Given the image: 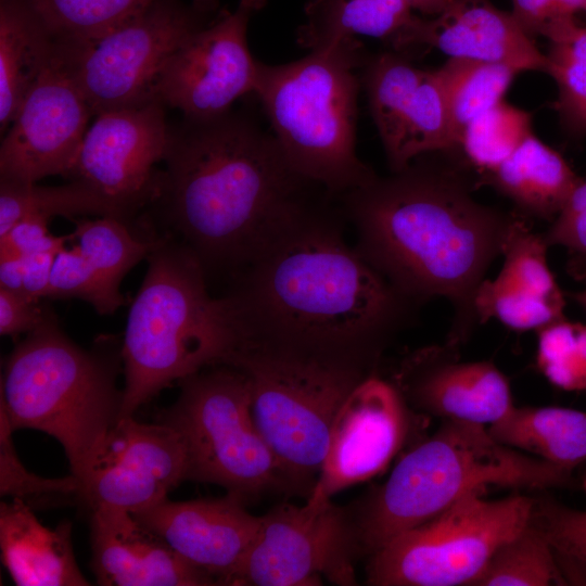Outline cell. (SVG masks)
Segmentation results:
<instances>
[{
    "label": "cell",
    "mask_w": 586,
    "mask_h": 586,
    "mask_svg": "<svg viewBox=\"0 0 586 586\" xmlns=\"http://www.w3.org/2000/svg\"><path fill=\"white\" fill-rule=\"evenodd\" d=\"M487 429L501 444L571 473L586 463V411L513 406Z\"/></svg>",
    "instance_id": "obj_27"
},
{
    "label": "cell",
    "mask_w": 586,
    "mask_h": 586,
    "mask_svg": "<svg viewBox=\"0 0 586 586\" xmlns=\"http://www.w3.org/2000/svg\"><path fill=\"white\" fill-rule=\"evenodd\" d=\"M405 0H308L297 42L310 50L368 36L391 41L415 14Z\"/></svg>",
    "instance_id": "obj_28"
},
{
    "label": "cell",
    "mask_w": 586,
    "mask_h": 586,
    "mask_svg": "<svg viewBox=\"0 0 586 586\" xmlns=\"http://www.w3.org/2000/svg\"><path fill=\"white\" fill-rule=\"evenodd\" d=\"M566 585L555 551L544 535L528 523L506 542L472 586Z\"/></svg>",
    "instance_id": "obj_34"
},
{
    "label": "cell",
    "mask_w": 586,
    "mask_h": 586,
    "mask_svg": "<svg viewBox=\"0 0 586 586\" xmlns=\"http://www.w3.org/2000/svg\"><path fill=\"white\" fill-rule=\"evenodd\" d=\"M79 298L99 314H113L124 305L119 290L110 286L91 267L75 244L55 256L46 298Z\"/></svg>",
    "instance_id": "obj_37"
},
{
    "label": "cell",
    "mask_w": 586,
    "mask_h": 586,
    "mask_svg": "<svg viewBox=\"0 0 586 586\" xmlns=\"http://www.w3.org/2000/svg\"><path fill=\"white\" fill-rule=\"evenodd\" d=\"M1 561L18 586H87L72 544V525L40 523L26 501L0 505Z\"/></svg>",
    "instance_id": "obj_24"
},
{
    "label": "cell",
    "mask_w": 586,
    "mask_h": 586,
    "mask_svg": "<svg viewBox=\"0 0 586 586\" xmlns=\"http://www.w3.org/2000/svg\"><path fill=\"white\" fill-rule=\"evenodd\" d=\"M100 215L127 219L132 213L79 180L41 187L0 179V238L24 218L50 221L55 216Z\"/></svg>",
    "instance_id": "obj_29"
},
{
    "label": "cell",
    "mask_w": 586,
    "mask_h": 586,
    "mask_svg": "<svg viewBox=\"0 0 586 586\" xmlns=\"http://www.w3.org/2000/svg\"><path fill=\"white\" fill-rule=\"evenodd\" d=\"M13 432L4 412L0 410V492L24 501L78 497L80 483L72 473L65 477L47 479L29 472L18 459Z\"/></svg>",
    "instance_id": "obj_38"
},
{
    "label": "cell",
    "mask_w": 586,
    "mask_h": 586,
    "mask_svg": "<svg viewBox=\"0 0 586 586\" xmlns=\"http://www.w3.org/2000/svg\"><path fill=\"white\" fill-rule=\"evenodd\" d=\"M115 370L46 321L13 349L1 378L0 410L12 429H33L55 438L77 479L120 418L123 391Z\"/></svg>",
    "instance_id": "obj_7"
},
{
    "label": "cell",
    "mask_w": 586,
    "mask_h": 586,
    "mask_svg": "<svg viewBox=\"0 0 586 586\" xmlns=\"http://www.w3.org/2000/svg\"><path fill=\"white\" fill-rule=\"evenodd\" d=\"M543 36L550 41L547 74L558 86L555 104L561 124L571 135H586V27L576 20L551 25Z\"/></svg>",
    "instance_id": "obj_32"
},
{
    "label": "cell",
    "mask_w": 586,
    "mask_h": 586,
    "mask_svg": "<svg viewBox=\"0 0 586 586\" xmlns=\"http://www.w3.org/2000/svg\"><path fill=\"white\" fill-rule=\"evenodd\" d=\"M366 60L362 44L349 38L291 63L258 62L253 92L286 161L330 195L342 196L377 176L356 153V71Z\"/></svg>",
    "instance_id": "obj_6"
},
{
    "label": "cell",
    "mask_w": 586,
    "mask_h": 586,
    "mask_svg": "<svg viewBox=\"0 0 586 586\" xmlns=\"http://www.w3.org/2000/svg\"><path fill=\"white\" fill-rule=\"evenodd\" d=\"M24 263L22 256L0 257V289L24 294Z\"/></svg>",
    "instance_id": "obj_45"
},
{
    "label": "cell",
    "mask_w": 586,
    "mask_h": 586,
    "mask_svg": "<svg viewBox=\"0 0 586 586\" xmlns=\"http://www.w3.org/2000/svg\"><path fill=\"white\" fill-rule=\"evenodd\" d=\"M585 11H586V5H585Z\"/></svg>",
    "instance_id": "obj_51"
},
{
    "label": "cell",
    "mask_w": 586,
    "mask_h": 586,
    "mask_svg": "<svg viewBox=\"0 0 586 586\" xmlns=\"http://www.w3.org/2000/svg\"><path fill=\"white\" fill-rule=\"evenodd\" d=\"M55 42L27 0L0 2V128H8L55 53Z\"/></svg>",
    "instance_id": "obj_26"
},
{
    "label": "cell",
    "mask_w": 586,
    "mask_h": 586,
    "mask_svg": "<svg viewBox=\"0 0 586 586\" xmlns=\"http://www.w3.org/2000/svg\"><path fill=\"white\" fill-rule=\"evenodd\" d=\"M221 12L217 0H157L93 42L55 46L98 115L153 100L155 82L170 55Z\"/></svg>",
    "instance_id": "obj_11"
},
{
    "label": "cell",
    "mask_w": 586,
    "mask_h": 586,
    "mask_svg": "<svg viewBox=\"0 0 586 586\" xmlns=\"http://www.w3.org/2000/svg\"><path fill=\"white\" fill-rule=\"evenodd\" d=\"M571 481V472L501 444L485 425L443 420L431 437L399 460L353 520L359 549L371 556L488 485L546 488Z\"/></svg>",
    "instance_id": "obj_5"
},
{
    "label": "cell",
    "mask_w": 586,
    "mask_h": 586,
    "mask_svg": "<svg viewBox=\"0 0 586 586\" xmlns=\"http://www.w3.org/2000/svg\"><path fill=\"white\" fill-rule=\"evenodd\" d=\"M531 133V113L502 100L469 123L458 148L480 177L498 167Z\"/></svg>",
    "instance_id": "obj_35"
},
{
    "label": "cell",
    "mask_w": 586,
    "mask_h": 586,
    "mask_svg": "<svg viewBox=\"0 0 586 586\" xmlns=\"http://www.w3.org/2000/svg\"><path fill=\"white\" fill-rule=\"evenodd\" d=\"M249 378L255 423L286 483L313 482L320 472L330 429L367 368L342 359L245 344L228 362Z\"/></svg>",
    "instance_id": "obj_8"
},
{
    "label": "cell",
    "mask_w": 586,
    "mask_h": 586,
    "mask_svg": "<svg viewBox=\"0 0 586 586\" xmlns=\"http://www.w3.org/2000/svg\"><path fill=\"white\" fill-rule=\"evenodd\" d=\"M443 86L454 149L476 116L504 100L519 72L506 64L448 58L436 69Z\"/></svg>",
    "instance_id": "obj_30"
},
{
    "label": "cell",
    "mask_w": 586,
    "mask_h": 586,
    "mask_svg": "<svg viewBox=\"0 0 586 586\" xmlns=\"http://www.w3.org/2000/svg\"><path fill=\"white\" fill-rule=\"evenodd\" d=\"M543 234L520 217L509 231L504 263L495 279L477 289L474 307L479 323L495 319L514 331H538L565 318V300L547 260Z\"/></svg>",
    "instance_id": "obj_22"
},
{
    "label": "cell",
    "mask_w": 586,
    "mask_h": 586,
    "mask_svg": "<svg viewBox=\"0 0 586 586\" xmlns=\"http://www.w3.org/2000/svg\"><path fill=\"white\" fill-rule=\"evenodd\" d=\"M158 198L203 265L246 267L313 202L273 135L230 111L171 131ZM316 187V186H315Z\"/></svg>",
    "instance_id": "obj_3"
},
{
    "label": "cell",
    "mask_w": 586,
    "mask_h": 586,
    "mask_svg": "<svg viewBox=\"0 0 586 586\" xmlns=\"http://www.w3.org/2000/svg\"><path fill=\"white\" fill-rule=\"evenodd\" d=\"M163 104L146 101L97 115L88 128L71 180H79L131 213L158 198L171 130Z\"/></svg>",
    "instance_id": "obj_16"
},
{
    "label": "cell",
    "mask_w": 586,
    "mask_h": 586,
    "mask_svg": "<svg viewBox=\"0 0 586 586\" xmlns=\"http://www.w3.org/2000/svg\"><path fill=\"white\" fill-rule=\"evenodd\" d=\"M484 492L468 494L372 553L367 583L472 586L499 547L528 523L533 506L527 496L488 500Z\"/></svg>",
    "instance_id": "obj_10"
},
{
    "label": "cell",
    "mask_w": 586,
    "mask_h": 586,
    "mask_svg": "<svg viewBox=\"0 0 586 586\" xmlns=\"http://www.w3.org/2000/svg\"><path fill=\"white\" fill-rule=\"evenodd\" d=\"M360 552L354 521L331 499L281 505L262 517L259 530L230 585L310 586L321 578L356 585Z\"/></svg>",
    "instance_id": "obj_12"
},
{
    "label": "cell",
    "mask_w": 586,
    "mask_h": 586,
    "mask_svg": "<svg viewBox=\"0 0 586 586\" xmlns=\"http://www.w3.org/2000/svg\"><path fill=\"white\" fill-rule=\"evenodd\" d=\"M406 402L393 382L370 374L347 395L330 429L309 502L329 500L382 472L408 430Z\"/></svg>",
    "instance_id": "obj_18"
},
{
    "label": "cell",
    "mask_w": 586,
    "mask_h": 586,
    "mask_svg": "<svg viewBox=\"0 0 586 586\" xmlns=\"http://www.w3.org/2000/svg\"><path fill=\"white\" fill-rule=\"evenodd\" d=\"M50 311L23 293L0 289V333L16 336L42 324Z\"/></svg>",
    "instance_id": "obj_42"
},
{
    "label": "cell",
    "mask_w": 586,
    "mask_h": 586,
    "mask_svg": "<svg viewBox=\"0 0 586 586\" xmlns=\"http://www.w3.org/2000/svg\"><path fill=\"white\" fill-rule=\"evenodd\" d=\"M74 240L82 256L113 289L119 290L124 276L160 244L162 238H137L126 220L112 216L77 219Z\"/></svg>",
    "instance_id": "obj_33"
},
{
    "label": "cell",
    "mask_w": 586,
    "mask_h": 586,
    "mask_svg": "<svg viewBox=\"0 0 586 586\" xmlns=\"http://www.w3.org/2000/svg\"><path fill=\"white\" fill-rule=\"evenodd\" d=\"M543 238L548 247L562 246L586 263V178H581Z\"/></svg>",
    "instance_id": "obj_40"
},
{
    "label": "cell",
    "mask_w": 586,
    "mask_h": 586,
    "mask_svg": "<svg viewBox=\"0 0 586 586\" xmlns=\"http://www.w3.org/2000/svg\"><path fill=\"white\" fill-rule=\"evenodd\" d=\"M560 153L531 133L494 170L479 177L508 198L525 217L553 220L579 182Z\"/></svg>",
    "instance_id": "obj_25"
},
{
    "label": "cell",
    "mask_w": 586,
    "mask_h": 586,
    "mask_svg": "<svg viewBox=\"0 0 586 586\" xmlns=\"http://www.w3.org/2000/svg\"><path fill=\"white\" fill-rule=\"evenodd\" d=\"M362 82L392 171L454 149L442 82L396 52L367 58Z\"/></svg>",
    "instance_id": "obj_17"
},
{
    "label": "cell",
    "mask_w": 586,
    "mask_h": 586,
    "mask_svg": "<svg viewBox=\"0 0 586 586\" xmlns=\"http://www.w3.org/2000/svg\"><path fill=\"white\" fill-rule=\"evenodd\" d=\"M59 252H40L22 256L24 294L35 301L46 298L52 267Z\"/></svg>",
    "instance_id": "obj_43"
},
{
    "label": "cell",
    "mask_w": 586,
    "mask_h": 586,
    "mask_svg": "<svg viewBox=\"0 0 586 586\" xmlns=\"http://www.w3.org/2000/svg\"><path fill=\"white\" fill-rule=\"evenodd\" d=\"M239 2L190 36L167 60L153 89V100L181 111L186 118L225 114L242 95L253 92L258 61L247 44L252 13Z\"/></svg>",
    "instance_id": "obj_13"
},
{
    "label": "cell",
    "mask_w": 586,
    "mask_h": 586,
    "mask_svg": "<svg viewBox=\"0 0 586 586\" xmlns=\"http://www.w3.org/2000/svg\"><path fill=\"white\" fill-rule=\"evenodd\" d=\"M91 570L102 586L217 585L129 511L91 510Z\"/></svg>",
    "instance_id": "obj_23"
},
{
    "label": "cell",
    "mask_w": 586,
    "mask_h": 586,
    "mask_svg": "<svg viewBox=\"0 0 586 586\" xmlns=\"http://www.w3.org/2000/svg\"><path fill=\"white\" fill-rule=\"evenodd\" d=\"M446 342L403 359L394 385L406 403L442 418L491 425L514 406L509 380L489 361H463Z\"/></svg>",
    "instance_id": "obj_19"
},
{
    "label": "cell",
    "mask_w": 586,
    "mask_h": 586,
    "mask_svg": "<svg viewBox=\"0 0 586 586\" xmlns=\"http://www.w3.org/2000/svg\"><path fill=\"white\" fill-rule=\"evenodd\" d=\"M581 487L583 488L584 492H586V472L583 475Z\"/></svg>",
    "instance_id": "obj_50"
},
{
    "label": "cell",
    "mask_w": 586,
    "mask_h": 586,
    "mask_svg": "<svg viewBox=\"0 0 586 586\" xmlns=\"http://www.w3.org/2000/svg\"><path fill=\"white\" fill-rule=\"evenodd\" d=\"M162 419L183 441L187 480L219 485L242 501L286 482L257 428L251 384L240 369L214 366L180 381Z\"/></svg>",
    "instance_id": "obj_9"
},
{
    "label": "cell",
    "mask_w": 586,
    "mask_h": 586,
    "mask_svg": "<svg viewBox=\"0 0 586 586\" xmlns=\"http://www.w3.org/2000/svg\"><path fill=\"white\" fill-rule=\"evenodd\" d=\"M243 502L229 494L188 501L166 498L132 514L188 564L217 585H230L262 522V517L247 512Z\"/></svg>",
    "instance_id": "obj_20"
},
{
    "label": "cell",
    "mask_w": 586,
    "mask_h": 586,
    "mask_svg": "<svg viewBox=\"0 0 586 586\" xmlns=\"http://www.w3.org/2000/svg\"><path fill=\"white\" fill-rule=\"evenodd\" d=\"M225 296L245 344L370 371L419 305L348 245L336 213L315 202L234 276Z\"/></svg>",
    "instance_id": "obj_1"
},
{
    "label": "cell",
    "mask_w": 586,
    "mask_h": 586,
    "mask_svg": "<svg viewBox=\"0 0 586 586\" xmlns=\"http://www.w3.org/2000/svg\"><path fill=\"white\" fill-rule=\"evenodd\" d=\"M187 474L186 447L174 428L124 417L106 433L78 477L79 498L91 510L135 513L166 499Z\"/></svg>",
    "instance_id": "obj_14"
},
{
    "label": "cell",
    "mask_w": 586,
    "mask_h": 586,
    "mask_svg": "<svg viewBox=\"0 0 586 586\" xmlns=\"http://www.w3.org/2000/svg\"><path fill=\"white\" fill-rule=\"evenodd\" d=\"M571 297L586 310V289L571 294Z\"/></svg>",
    "instance_id": "obj_48"
},
{
    "label": "cell",
    "mask_w": 586,
    "mask_h": 586,
    "mask_svg": "<svg viewBox=\"0 0 586 586\" xmlns=\"http://www.w3.org/2000/svg\"><path fill=\"white\" fill-rule=\"evenodd\" d=\"M91 115L90 105L55 50L1 142L0 179L36 183L52 175L69 178Z\"/></svg>",
    "instance_id": "obj_15"
},
{
    "label": "cell",
    "mask_w": 586,
    "mask_h": 586,
    "mask_svg": "<svg viewBox=\"0 0 586 586\" xmlns=\"http://www.w3.org/2000/svg\"><path fill=\"white\" fill-rule=\"evenodd\" d=\"M48 221L28 217L15 224L0 238V257L26 256L40 252H60L74 234L56 237L50 233Z\"/></svg>",
    "instance_id": "obj_41"
},
{
    "label": "cell",
    "mask_w": 586,
    "mask_h": 586,
    "mask_svg": "<svg viewBox=\"0 0 586 586\" xmlns=\"http://www.w3.org/2000/svg\"><path fill=\"white\" fill-rule=\"evenodd\" d=\"M530 523L553 550L586 564V509L570 508L547 497L533 498Z\"/></svg>",
    "instance_id": "obj_39"
},
{
    "label": "cell",
    "mask_w": 586,
    "mask_h": 586,
    "mask_svg": "<svg viewBox=\"0 0 586 586\" xmlns=\"http://www.w3.org/2000/svg\"><path fill=\"white\" fill-rule=\"evenodd\" d=\"M537 335L536 362L544 375L562 390L586 392V324L563 318Z\"/></svg>",
    "instance_id": "obj_36"
},
{
    "label": "cell",
    "mask_w": 586,
    "mask_h": 586,
    "mask_svg": "<svg viewBox=\"0 0 586 586\" xmlns=\"http://www.w3.org/2000/svg\"><path fill=\"white\" fill-rule=\"evenodd\" d=\"M146 258L122 346L120 418L175 381L228 365L245 343L230 302L209 294L206 271L187 245L164 237Z\"/></svg>",
    "instance_id": "obj_4"
},
{
    "label": "cell",
    "mask_w": 586,
    "mask_h": 586,
    "mask_svg": "<svg viewBox=\"0 0 586 586\" xmlns=\"http://www.w3.org/2000/svg\"><path fill=\"white\" fill-rule=\"evenodd\" d=\"M512 15L532 37L542 34L550 21L556 0H511Z\"/></svg>",
    "instance_id": "obj_44"
},
{
    "label": "cell",
    "mask_w": 586,
    "mask_h": 586,
    "mask_svg": "<svg viewBox=\"0 0 586 586\" xmlns=\"http://www.w3.org/2000/svg\"><path fill=\"white\" fill-rule=\"evenodd\" d=\"M247 4H250L251 7H253L256 11L260 10L262 8H264L267 3V0H241Z\"/></svg>",
    "instance_id": "obj_49"
},
{
    "label": "cell",
    "mask_w": 586,
    "mask_h": 586,
    "mask_svg": "<svg viewBox=\"0 0 586 586\" xmlns=\"http://www.w3.org/2000/svg\"><path fill=\"white\" fill-rule=\"evenodd\" d=\"M585 5L586 0H556L550 21L540 35L550 25L575 20V14L581 10H585Z\"/></svg>",
    "instance_id": "obj_46"
},
{
    "label": "cell",
    "mask_w": 586,
    "mask_h": 586,
    "mask_svg": "<svg viewBox=\"0 0 586 586\" xmlns=\"http://www.w3.org/2000/svg\"><path fill=\"white\" fill-rule=\"evenodd\" d=\"M157 0H27L62 48L95 41Z\"/></svg>",
    "instance_id": "obj_31"
},
{
    "label": "cell",
    "mask_w": 586,
    "mask_h": 586,
    "mask_svg": "<svg viewBox=\"0 0 586 586\" xmlns=\"http://www.w3.org/2000/svg\"><path fill=\"white\" fill-rule=\"evenodd\" d=\"M412 10L428 16L441 14L453 0H405Z\"/></svg>",
    "instance_id": "obj_47"
},
{
    "label": "cell",
    "mask_w": 586,
    "mask_h": 586,
    "mask_svg": "<svg viewBox=\"0 0 586 586\" xmlns=\"http://www.w3.org/2000/svg\"><path fill=\"white\" fill-rule=\"evenodd\" d=\"M395 50L435 48L449 58L501 63L524 71L547 72L546 54L510 12L489 0H453L438 15L411 22L391 41Z\"/></svg>",
    "instance_id": "obj_21"
},
{
    "label": "cell",
    "mask_w": 586,
    "mask_h": 586,
    "mask_svg": "<svg viewBox=\"0 0 586 586\" xmlns=\"http://www.w3.org/2000/svg\"><path fill=\"white\" fill-rule=\"evenodd\" d=\"M467 165L428 153L340 196L356 249L373 267L419 305L449 303L447 342L456 346L479 323L477 289L521 217L477 202L479 178Z\"/></svg>",
    "instance_id": "obj_2"
}]
</instances>
